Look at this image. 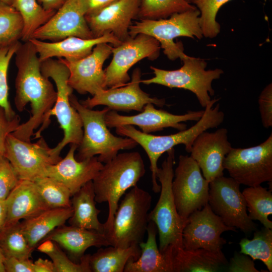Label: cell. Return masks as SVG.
Wrapping results in <instances>:
<instances>
[{
  "instance_id": "obj_3",
  "label": "cell",
  "mask_w": 272,
  "mask_h": 272,
  "mask_svg": "<svg viewBox=\"0 0 272 272\" xmlns=\"http://www.w3.org/2000/svg\"><path fill=\"white\" fill-rule=\"evenodd\" d=\"M145 172L138 152L123 153L105 163L93 180L96 202L108 204V214L104 223L105 234L111 229L120 199L128 189L137 185Z\"/></svg>"
},
{
  "instance_id": "obj_47",
  "label": "cell",
  "mask_w": 272,
  "mask_h": 272,
  "mask_svg": "<svg viewBox=\"0 0 272 272\" xmlns=\"http://www.w3.org/2000/svg\"><path fill=\"white\" fill-rule=\"evenodd\" d=\"M115 1L116 0H84L87 14L98 11Z\"/></svg>"
},
{
  "instance_id": "obj_2",
  "label": "cell",
  "mask_w": 272,
  "mask_h": 272,
  "mask_svg": "<svg viewBox=\"0 0 272 272\" xmlns=\"http://www.w3.org/2000/svg\"><path fill=\"white\" fill-rule=\"evenodd\" d=\"M219 99H211L205 108L202 117L197 122L188 129L177 133L165 135H155L140 131L131 125L120 126L116 128V133L133 140L144 149L150 162L152 173V190L160 192L161 186L157 182V162L161 156L175 146L183 145L187 153H190L195 139L199 134L210 128L220 125L224 119V113L220 110L219 103L214 105Z\"/></svg>"
},
{
  "instance_id": "obj_28",
  "label": "cell",
  "mask_w": 272,
  "mask_h": 272,
  "mask_svg": "<svg viewBox=\"0 0 272 272\" xmlns=\"http://www.w3.org/2000/svg\"><path fill=\"white\" fill-rule=\"evenodd\" d=\"M72 196L71 201L73 212L69 219L70 225L105 234L104 224L98 220L101 211L96 207L92 181L85 184Z\"/></svg>"
},
{
  "instance_id": "obj_38",
  "label": "cell",
  "mask_w": 272,
  "mask_h": 272,
  "mask_svg": "<svg viewBox=\"0 0 272 272\" xmlns=\"http://www.w3.org/2000/svg\"><path fill=\"white\" fill-rule=\"evenodd\" d=\"M231 0H190L200 12V26L203 36L216 37L220 32V25L216 18L220 8Z\"/></svg>"
},
{
  "instance_id": "obj_35",
  "label": "cell",
  "mask_w": 272,
  "mask_h": 272,
  "mask_svg": "<svg viewBox=\"0 0 272 272\" xmlns=\"http://www.w3.org/2000/svg\"><path fill=\"white\" fill-rule=\"evenodd\" d=\"M196 8L184 0H140L137 17L140 20L165 19Z\"/></svg>"
},
{
  "instance_id": "obj_32",
  "label": "cell",
  "mask_w": 272,
  "mask_h": 272,
  "mask_svg": "<svg viewBox=\"0 0 272 272\" xmlns=\"http://www.w3.org/2000/svg\"><path fill=\"white\" fill-rule=\"evenodd\" d=\"M248 215L252 220H258L263 227L272 229V222L268 218L272 214L271 189L258 185L248 187L242 191Z\"/></svg>"
},
{
  "instance_id": "obj_7",
  "label": "cell",
  "mask_w": 272,
  "mask_h": 272,
  "mask_svg": "<svg viewBox=\"0 0 272 272\" xmlns=\"http://www.w3.org/2000/svg\"><path fill=\"white\" fill-rule=\"evenodd\" d=\"M200 12L197 9L172 14L169 18L143 19L131 25L129 35L139 34L151 36L157 40L164 53L170 60L181 59L185 54L182 43H175L178 37L200 39L203 35L200 26Z\"/></svg>"
},
{
  "instance_id": "obj_15",
  "label": "cell",
  "mask_w": 272,
  "mask_h": 272,
  "mask_svg": "<svg viewBox=\"0 0 272 272\" xmlns=\"http://www.w3.org/2000/svg\"><path fill=\"white\" fill-rule=\"evenodd\" d=\"M43 138L35 143L19 139L12 133L6 140L4 157L20 180L32 181L45 177L47 168L57 163Z\"/></svg>"
},
{
  "instance_id": "obj_36",
  "label": "cell",
  "mask_w": 272,
  "mask_h": 272,
  "mask_svg": "<svg viewBox=\"0 0 272 272\" xmlns=\"http://www.w3.org/2000/svg\"><path fill=\"white\" fill-rule=\"evenodd\" d=\"M45 204L49 209L71 207V193L62 183L45 176L34 181Z\"/></svg>"
},
{
  "instance_id": "obj_45",
  "label": "cell",
  "mask_w": 272,
  "mask_h": 272,
  "mask_svg": "<svg viewBox=\"0 0 272 272\" xmlns=\"http://www.w3.org/2000/svg\"><path fill=\"white\" fill-rule=\"evenodd\" d=\"M5 272H33V262L28 259L5 257Z\"/></svg>"
},
{
  "instance_id": "obj_18",
  "label": "cell",
  "mask_w": 272,
  "mask_h": 272,
  "mask_svg": "<svg viewBox=\"0 0 272 272\" xmlns=\"http://www.w3.org/2000/svg\"><path fill=\"white\" fill-rule=\"evenodd\" d=\"M204 110L190 111L182 115L172 114L162 109L155 108L149 103L144 107L139 114L126 116L119 114L116 111L110 110L105 116L106 125L109 128L120 126L137 125L146 133H150L172 127L178 130L186 129V125L182 123L187 121H198L203 115Z\"/></svg>"
},
{
  "instance_id": "obj_51",
  "label": "cell",
  "mask_w": 272,
  "mask_h": 272,
  "mask_svg": "<svg viewBox=\"0 0 272 272\" xmlns=\"http://www.w3.org/2000/svg\"><path fill=\"white\" fill-rule=\"evenodd\" d=\"M0 1H2L10 5H11L12 2V0H0Z\"/></svg>"
},
{
  "instance_id": "obj_39",
  "label": "cell",
  "mask_w": 272,
  "mask_h": 272,
  "mask_svg": "<svg viewBox=\"0 0 272 272\" xmlns=\"http://www.w3.org/2000/svg\"><path fill=\"white\" fill-rule=\"evenodd\" d=\"M21 44L19 41L9 44L0 43V106L5 109L8 115L11 117L15 116L16 114L8 99V71L10 61Z\"/></svg>"
},
{
  "instance_id": "obj_4",
  "label": "cell",
  "mask_w": 272,
  "mask_h": 272,
  "mask_svg": "<svg viewBox=\"0 0 272 272\" xmlns=\"http://www.w3.org/2000/svg\"><path fill=\"white\" fill-rule=\"evenodd\" d=\"M41 71L45 77L53 80L57 94L55 103L36 132L35 138L40 137L41 132L49 124L50 116L54 115L63 130V137L57 146L50 149V153L59 161L61 159L60 153L65 146L70 144L79 146L81 144L83 135V123L79 113L70 102L73 89L68 84L70 72L66 65L59 58H50L41 62Z\"/></svg>"
},
{
  "instance_id": "obj_23",
  "label": "cell",
  "mask_w": 272,
  "mask_h": 272,
  "mask_svg": "<svg viewBox=\"0 0 272 272\" xmlns=\"http://www.w3.org/2000/svg\"><path fill=\"white\" fill-rule=\"evenodd\" d=\"M29 41L34 46L41 62L53 57L76 61L89 55L98 44L110 43L116 46L121 42L111 33L91 39L71 36L56 42H47L34 38Z\"/></svg>"
},
{
  "instance_id": "obj_41",
  "label": "cell",
  "mask_w": 272,
  "mask_h": 272,
  "mask_svg": "<svg viewBox=\"0 0 272 272\" xmlns=\"http://www.w3.org/2000/svg\"><path fill=\"white\" fill-rule=\"evenodd\" d=\"M19 181L9 160L4 156L0 157V199H6Z\"/></svg>"
},
{
  "instance_id": "obj_1",
  "label": "cell",
  "mask_w": 272,
  "mask_h": 272,
  "mask_svg": "<svg viewBox=\"0 0 272 272\" xmlns=\"http://www.w3.org/2000/svg\"><path fill=\"white\" fill-rule=\"evenodd\" d=\"M15 55L18 70L15 80V106L18 111L22 112L30 103L31 115L12 134L20 140L31 142L34 130L43 123L53 107L57 93L49 78L42 74L41 61L30 41L21 43Z\"/></svg>"
},
{
  "instance_id": "obj_30",
  "label": "cell",
  "mask_w": 272,
  "mask_h": 272,
  "mask_svg": "<svg viewBox=\"0 0 272 272\" xmlns=\"http://www.w3.org/2000/svg\"><path fill=\"white\" fill-rule=\"evenodd\" d=\"M141 254L139 245L127 248L108 246L90 255L91 272H123L130 259L137 260Z\"/></svg>"
},
{
  "instance_id": "obj_46",
  "label": "cell",
  "mask_w": 272,
  "mask_h": 272,
  "mask_svg": "<svg viewBox=\"0 0 272 272\" xmlns=\"http://www.w3.org/2000/svg\"><path fill=\"white\" fill-rule=\"evenodd\" d=\"M33 272H56L52 261L38 258L33 262Z\"/></svg>"
},
{
  "instance_id": "obj_24",
  "label": "cell",
  "mask_w": 272,
  "mask_h": 272,
  "mask_svg": "<svg viewBox=\"0 0 272 272\" xmlns=\"http://www.w3.org/2000/svg\"><path fill=\"white\" fill-rule=\"evenodd\" d=\"M6 200L7 216L4 226L32 218L49 209L35 183L30 180H20Z\"/></svg>"
},
{
  "instance_id": "obj_6",
  "label": "cell",
  "mask_w": 272,
  "mask_h": 272,
  "mask_svg": "<svg viewBox=\"0 0 272 272\" xmlns=\"http://www.w3.org/2000/svg\"><path fill=\"white\" fill-rule=\"evenodd\" d=\"M167 152V157L157 173L161 185L160 195L149 213V221L153 222L157 229L159 249L162 253L167 250L183 247L182 231L186 223L177 212L172 192L175 150L172 148Z\"/></svg>"
},
{
  "instance_id": "obj_19",
  "label": "cell",
  "mask_w": 272,
  "mask_h": 272,
  "mask_svg": "<svg viewBox=\"0 0 272 272\" xmlns=\"http://www.w3.org/2000/svg\"><path fill=\"white\" fill-rule=\"evenodd\" d=\"M112 47L107 43L96 45L88 56L76 61L59 59L70 72L69 85L81 94L90 93L92 96L106 89L105 75L103 65L112 53Z\"/></svg>"
},
{
  "instance_id": "obj_11",
  "label": "cell",
  "mask_w": 272,
  "mask_h": 272,
  "mask_svg": "<svg viewBox=\"0 0 272 272\" xmlns=\"http://www.w3.org/2000/svg\"><path fill=\"white\" fill-rule=\"evenodd\" d=\"M240 185L231 177L215 178L209 183L208 203L226 225L250 234L257 229V225L248 215Z\"/></svg>"
},
{
  "instance_id": "obj_31",
  "label": "cell",
  "mask_w": 272,
  "mask_h": 272,
  "mask_svg": "<svg viewBox=\"0 0 272 272\" xmlns=\"http://www.w3.org/2000/svg\"><path fill=\"white\" fill-rule=\"evenodd\" d=\"M11 6L21 15L23 22L21 39L29 41L34 32L47 22L56 11L44 9L37 0H12Z\"/></svg>"
},
{
  "instance_id": "obj_27",
  "label": "cell",
  "mask_w": 272,
  "mask_h": 272,
  "mask_svg": "<svg viewBox=\"0 0 272 272\" xmlns=\"http://www.w3.org/2000/svg\"><path fill=\"white\" fill-rule=\"evenodd\" d=\"M71 207L48 209L22 223L23 232L29 246L34 250L48 234L64 225L73 214Z\"/></svg>"
},
{
  "instance_id": "obj_12",
  "label": "cell",
  "mask_w": 272,
  "mask_h": 272,
  "mask_svg": "<svg viewBox=\"0 0 272 272\" xmlns=\"http://www.w3.org/2000/svg\"><path fill=\"white\" fill-rule=\"evenodd\" d=\"M209 183L190 156H179L171 188L177 212L182 219L186 221L191 213L208 203Z\"/></svg>"
},
{
  "instance_id": "obj_42",
  "label": "cell",
  "mask_w": 272,
  "mask_h": 272,
  "mask_svg": "<svg viewBox=\"0 0 272 272\" xmlns=\"http://www.w3.org/2000/svg\"><path fill=\"white\" fill-rule=\"evenodd\" d=\"M18 115L13 117L8 115L5 109L0 106V157L4 156L5 145L8 136L15 131L20 125Z\"/></svg>"
},
{
  "instance_id": "obj_8",
  "label": "cell",
  "mask_w": 272,
  "mask_h": 272,
  "mask_svg": "<svg viewBox=\"0 0 272 272\" xmlns=\"http://www.w3.org/2000/svg\"><path fill=\"white\" fill-rule=\"evenodd\" d=\"M152 200L151 194L137 185L125 194L106 234L111 246L127 248L144 241Z\"/></svg>"
},
{
  "instance_id": "obj_26",
  "label": "cell",
  "mask_w": 272,
  "mask_h": 272,
  "mask_svg": "<svg viewBox=\"0 0 272 272\" xmlns=\"http://www.w3.org/2000/svg\"><path fill=\"white\" fill-rule=\"evenodd\" d=\"M171 272H215L226 266L224 253L217 254L203 249L188 250L183 247L163 253Z\"/></svg>"
},
{
  "instance_id": "obj_16",
  "label": "cell",
  "mask_w": 272,
  "mask_h": 272,
  "mask_svg": "<svg viewBox=\"0 0 272 272\" xmlns=\"http://www.w3.org/2000/svg\"><path fill=\"white\" fill-rule=\"evenodd\" d=\"M84 0H66L51 18L37 29L31 38L56 42L76 36L94 38L87 23Z\"/></svg>"
},
{
  "instance_id": "obj_5",
  "label": "cell",
  "mask_w": 272,
  "mask_h": 272,
  "mask_svg": "<svg viewBox=\"0 0 272 272\" xmlns=\"http://www.w3.org/2000/svg\"><path fill=\"white\" fill-rule=\"evenodd\" d=\"M72 105L79 113L83 123V135L78 146L75 158L82 161L96 155L102 163L113 159L119 150H130L138 144L126 137H118L112 134L106 124L105 116L110 109L105 107L101 110H93L83 106L73 94L70 96Z\"/></svg>"
},
{
  "instance_id": "obj_14",
  "label": "cell",
  "mask_w": 272,
  "mask_h": 272,
  "mask_svg": "<svg viewBox=\"0 0 272 272\" xmlns=\"http://www.w3.org/2000/svg\"><path fill=\"white\" fill-rule=\"evenodd\" d=\"M226 231H236V228L226 225L211 210L208 203L191 213L187 218L182 231V246L185 250L203 249L217 254L223 253L226 240L221 237Z\"/></svg>"
},
{
  "instance_id": "obj_17",
  "label": "cell",
  "mask_w": 272,
  "mask_h": 272,
  "mask_svg": "<svg viewBox=\"0 0 272 272\" xmlns=\"http://www.w3.org/2000/svg\"><path fill=\"white\" fill-rule=\"evenodd\" d=\"M141 70L136 68L128 83L119 87L102 89L92 98L88 97L80 102L89 109L98 105H105L110 110L126 112L130 110L142 112L145 105L149 103L163 107L165 104L164 99L151 97L141 89Z\"/></svg>"
},
{
  "instance_id": "obj_37",
  "label": "cell",
  "mask_w": 272,
  "mask_h": 272,
  "mask_svg": "<svg viewBox=\"0 0 272 272\" xmlns=\"http://www.w3.org/2000/svg\"><path fill=\"white\" fill-rule=\"evenodd\" d=\"M23 22L12 6L0 1V43L9 44L21 39Z\"/></svg>"
},
{
  "instance_id": "obj_34",
  "label": "cell",
  "mask_w": 272,
  "mask_h": 272,
  "mask_svg": "<svg viewBox=\"0 0 272 272\" xmlns=\"http://www.w3.org/2000/svg\"><path fill=\"white\" fill-rule=\"evenodd\" d=\"M252 239H242L240 252L249 256L253 260H261L269 271H272V230L263 227L254 231Z\"/></svg>"
},
{
  "instance_id": "obj_13",
  "label": "cell",
  "mask_w": 272,
  "mask_h": 272,
  "mask_svg": "<svg viewBox=\"0 0 272 272\" xmlns=\"http://www.w3.org/2000/svg\"><path fill=\"white\" fill-rule=\"evenodd\" d=\"M160 48L157 40L144 34L130 37L118 45L112 47V59L104 70L106 88H117L126 84L130 80L128 74L129 69L145 58L157 59Z\"/></svg>"
},
{
  "instance_id": "obj_21",
  "label": "cell",
  "mask_w": 272,
  "mask_h": 272,
  "mask_svg": "<svg viewBox=\"0 0 272 272\" xmlns=\"http://www.w3.org/2000/svg\"><path fill=\"white\" fill-rule=\"evenodd\" d=\"M232 148L226 128L213 132L205 131L193 143L190 157L198 165L203 177L210 182L223 175V162Z\"/></svg>"
},
{
  "instance_id": "obj_49",
  "label": "cell",
  "mask_w": 272,
  "mask_h": 272,
  "mask_svg": "<svg viewBox=\"0 0 272 272\" xmlns=\"http://www.w3.org/2000/svg\"><path fill=\"white\" fill-rule=\"evenodd\" d=\"M7 216L6 200L0 199V230L5 225Z\"/></svg>"
},
{
  "instance_id": "obj_48",
  "label": "cell",
  "mask_w": 272,
  "mask_h": 272,
  "mask_svg": "<svg viewBox=\"0 0 272 272\" xmlns=\"http://www.w3.org/2000/svg\"><path fill=\"white\" fill-rule=\"evenodd\" d=\"M42 8L47 11H56L66 0H37Z\"/></svg>"
},
{
  "instance_id": "obj_52",
  "label": "cell",
  "mask_w": 272,
  "mask_h": 272,
  "mask_svg": "<svg viewBox=\"0 0 272 272\" xmlns=\"http://www.w3.org/2000/svg\"><path fill=\"white\" fill-rule=\"evenodd\" d=\"M184 1H185L186 2L189 3L190 0H184Z\"/></svg>"
},
{
  "instance_id": "obj_44",
  "label": "cell",
  "mask_w": 272,
  "mask_h": 272,
  "mask_svg": "<svg viewBox=\"0 0 272 272\" xmlns=\"http://www.w3.org/2000/svg\"><path fill=\"white\" fill-rule=\"evenodd\" d=\"M229 272H259L255 267L253 260L248 255L235 253L226 265Z\"/></svg>"
},
{
  "instance_id": "obj_25",
  "label": "cell",
  "mask_w": 272,
  "mask_h": 272,
  "mask_svg": "<svg viewBox=\"0 0 272 272\" xmlns=\"http://www.w3.org/2000/svg\"><path fill=\"white\" fill-rule=\"evenodd\" d=\"M46 239L59 245L74 260L79 261L89 247L110 245L105 234L72 225L56 228L42 241Z\"/></svg>"
},
{
  "instance_id": "obj_33",
  "label": "cell",
  "mask_w": 272,
  "mask_h": 272,
  "mask_svg": "<svg viewBox=\"0 0 272 272\" xmlns=\"http://www.w3.org/2000/svg\"><path fill=\"white\" fill-rule=\"evenodd\" d=\"M0 248L5 257H31L33 249L27 241L21 222L5 226L0 230Z\"/></svg>"
},
{
  "instance_id": "obj_20",
  "label": "cell",
  "mask_w": 272,
  "mask_h": 272,
  "mask_svg": "<svg viewBox=\"0 0 272 272\" xmlns=\"http://www.w3.org/2000/svg\"><path fill=\"white\" fill-rule=\"evenodd\" d=\"M140 0H116L96 12L86 15L94 38L112 33L120 41L129 37V28L137 18Z\"/></svg>"
},
{
  "instance_id": "obj_29",
  "label": "cell",
  "mask_w": 272,
  "mask_h": 272,
  "mask_svg": "<svg viewBox=\"0 0 272 272\" xmlns=\"http://www.w3.org/2000/svg\"><path fill=\"white\" fill-rule=\"evenodd\" d=\"M147 239L139 244L141 254L135 260L130 259L124 272H171L165 255L162 253L157 245L158 233L155 223L149 221L147 229Z\"/></svg>"
},
{
  "instance_id": "obj_50",
  "label": "cell",
  "mask_w": 272,
  "mask_h": 272,
  "mask_svg": "<svg viewBox=\"0 0 272 272\" xmlns=\"http://www.w3.org/2000/svg\"><path fill=\"white\" fill-rule=\"evenodd\" d=\"M4 258L5 257L0 248V272H5L4 265Z\"/></svg>"
},
{
  "instance_id": "obj_43",
  "label": "cell",
  "mask_w": 272,
  "mask_h": 272,
  "mask_svg": "<svg viewBox=\"0 0 272 272\" xmlns=\"http://www.w3.org/2000/svg\"><path fill=\"white\" fill-rule=\"evenodd\" d=\"M259 110L263 126H272V84L267 85L261 91L258 100Z\"/></svg>"
},
{
  "instance_id": "obj_10",
  "label": "cell",
  "mask_w": 272,
  "mask_h": 272,
  "mask_svg": "<svg viewBox=\"0 0 272 272\" xmlns=\"http://www.w3.org/2000/svg\"><path fill=\"white\" fill-rule=\"evenodd\" d=\"M223 167L240 184L253 187L272 181V133L263 143L247 148H232Z\"/></svg>"
},
{
  "instance_id": "obj_9",
  "label": "cell",
  "mask_w": 272,
  "mask_h": 272,
  "mask_svg": "<svg viewBox=\"0 0 272 272\" xmlns=\"http://www.w3.org/2000/svg\"><path fill=\"white\" fill-rule=\"evenodd\" d=\"M183 65L175 70H165L151 66L155 76L142 80L146 85L156 84L170 88L187 90L196 96L200 105L205 108L215 94L212 86L214 80L219 79L224 72L220 69L206 70L207 63L201 58L185 54L181 59Z\"/></svg>"
},
{
  "instance_id": "obj_22",
  "label": "cell",
  "mask_w": 272,
  "mask_h": 272,
  "mask_svg": "<svg viewBox=\"0 0 272 272\" xmlns=\"http://www.w3.org/2000/svg\"><path fill=\"white\" fill-rule=\"evenodd\" d=\"M78 147L76 144H71L65 157L50 165L45 173V176L65 185L70 190L72 196L87 183L93 181L103 166L96 156L77 160L75 154Z\"/></svg>"
},
{
  "instance_id": "obj_40",
  "label": "cell",
  "mask_w": 272,
  "mask_h": 272,
  "mask_svg": "<svg viewBox=\"0 0 272 272\" xmlns=\"http://www.w3.org/2000/svg\"><path fill=\"white\" fill-rule=\"evenodd\" d=\"M51 259L56 272H91L89 264L90 254L84 255L80 262H74L56 243L54 249L47 254Z\"/></svg>"
}]
</instances>
